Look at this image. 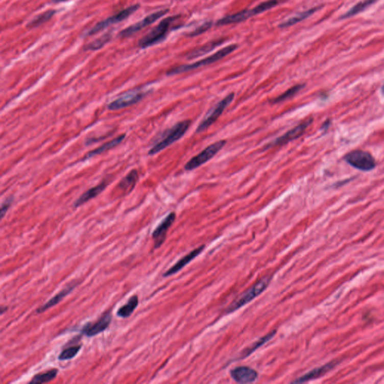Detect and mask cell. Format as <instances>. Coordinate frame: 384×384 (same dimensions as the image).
<instances>
[{"mask_svg": "<svg viewBox=\"0 0 384 384\" xmlns=\"http://www.w3.org/2000/svg\"><path fill=\"white\" fill-rule=\"evenodd\" d=\"M191 120H183V121L179 122L171 129L166 131L165 133L163 134L161 140L150 149L149 155L150 156L156 155L164 150V149L167 148L171 144L175 143L176 141L182 138L184 134L188 131L189 126H191Z\"/></svg>", "mask_w": 384, "mask_h": 384, "instance_id": "1", "label": "cell"}, {"mask_svg": "<svg viewBox=\"0 0 384 384\" xmlns=\"http://www.w3.org/2000/svg\"><path fill=\"white\" fill-rule=\"evenodd\" d=\"M237 48L236 44H230L225 47L218 51L215 54L203 59V60L198 61L191 64H187V65H180V66L175 67L171 68L167 72V75H179V74L185 73V72L192 71V70L197 69L201 67L206 66V65H210L214 63L217 61L222 60L224 57H227L229 54L236 51Z\"/></svg>", "mask_w": 384, "mask_h": 384, "instance_id": "2", "label": "cell"}, {"mask_svg": "<svg viewBox=\"0 0 384 384\" xmlns=\"http://www.w3.org/2000/svg\"><path fill=\"white\" fill-rule=\"evenodd\" d=\"M271 276L263 277L260 281H257L255 284L248 289L246 292L240 295L236 300L233 301L228 308H227L226 313L230 314L239 310L242 307L245 306L246 304L252 302L254 299L258 297L260 294L267 289L271 281Z\"/></svg>", "mask_w": 384, "mask_h": 384, "instance_id": "3", "label": "cell"}, {"mask_svg": "<svg viewBox=\"0 0 384 384\" xmlns=\"http://www.w3.org/2000/svg\"><path fill=\"white\" fill-rule=\"evenodd\" d=\"M280 0H268V1L263 2V3L256 6L255 8L252 9H248L243 12L236 13V14H230L226 16L223 18L219 20L216 25L224 26L228 25V24L240 23V22L245 21L247 19L250 18L254 15L260 14L270 10L273 8L276 7L277 5L279 3Z\"/></svg>", "mask_w": 384, "mask_h": 384, "instance_id": "4", "label": "cell"}, {"mask_svg": "<svg viewBox=\"0 0 384 384\" xmlns=\"http://www.w3.org/2000/svg\"><path fill=\"white\" fill-rule=\"evenodd\" d=\"M177 18L178 16H171L161 20L150 33L140 40L139 46L141 48H147L161 42L167 36L171 24Z\"/></svg>", "mask_w": 384, "mask_h": 384, "instance_id": "5", "label": "cell"}, {"mask_svg": "<svg viewBox=\"0 0 384 384\" xmlns=\"http://www.w3.org/2000/svg\"><path fill=\"white\" fill-rule=\"evenodd\" d=\"M227 141L225 140H219L216 141L215 143L211 144V145L208 146L207 147L204 149L203 151H201L199 154L197 156H194L191 158L186 164L185 165V170L187 171H191L193 170L197 169L205 163L209 161L211 158H213L214 156L223 148L224 146L226 144Z\"/></svg>", "mask_w": 384, "mask_h": 384, "instance_id": "6", "label": "cell"}, {"mask_svg": "<svg viewBox=\"0 0 384 384\" xmlns=\"http://www.w3.org/2000/svg\"><path fill=\"white\" fill-rule=\"evenodd\" d=\"M234 97L235 94L231 92V93L228 94L226 97L224 98L219 103L216 104L213 108L207 113L204 119L201 122L199 126L197 128L196 133L204 132L206 129H209L212 124H214L216 120L222 116L225 109L228 108L230 103L233 102Z\"/></svg>", "mask_w": 384, "mask_h": 384, "instance_id": "7", "label": "cell"}, {"mask_svg": "<svg viewBox=\"0 0 384 384\" xmlns=\"http://www.w3.org/2000/svg\"><path fill=\"white\" fill-rule=\"evenodd\" d=\"M345 160L350 165L363 171H369L374 169L376 161L374 157L363 150H353L345 156Z\"/></svg>", "mask_w": 384, "mask_h": 384, "instance_id": "8", "label": "cell"}, {"mask_svg": "<svg viewBox=\"0 0 384 384\" xmlns=\"http://www.w3.org/2000/svg\"><path fill=\"white\" fill-rule=\"evenodd\" d=\"M313 122V118H308L302 122L298 126L293 128L291 130L288 131L285 134H283L281 137H278L276 140H273L270 143L267 144L264 147V150H268L270 148H274L276 147H281V146L287 144L289 142L298 139L305 132L307 128Z\"/></svg>", "mask_w": 384, "mask_h": 384, "instance_id": "9", "label": "cell"}, {"mask_svg": "<svg viewBox=\"0 0 384 384\" xmlns=\"http://www.w3.org/2000/svg\"><path fill=\"white\" fill-rule=\"evenodd\" d=\"M147 92L141 89H135L129 91L120 95L116 100L109 104L108 108L110 110H118L128 108L140 102L147 95Z\"/></svg>", "mask_w": 384, "mask_h": 384, "instance_id": "10", "label": "cell"}, {"mask_svg": "<svg viewBox=\"0 0 384 384\" xmlns=\"http://www.w3.org/2000/svg\"><path fill=\"white\" fill-rule=\"evenodd\" d=\"M139 8H140L139 5H134V6H130V7L127 8V9H123V10L120 11L117 14L108 17L106 20H102V21L99 22V23L96 24L95 27H92V28L89 30V33H88L87 34L88 36L95 35L96 33H99V32L103 30L104 29L107 28L109 26L112 25V24L119 23V22L126 20V18H128V17L131 15V14L135 12Z\"/></svg>", "mask_w": 384, "mask_h": 384, "instance_id": "11", "label": "cell"}, {"mask_svg": "<svg viewBox=\"0 0 384 384\" xmlns=\"http://www.w3.org/2000/svg\"><path fill=\"white\" fill-rule=\"evenodd\" d=\"M167 12L168 9H162V10H160L158 12L150 14V15L147 16L143 20H140V21L137 22V23H134V25L130 26L128 28L123 30L119 33V36L123 37V38H127V37L132 36V35L135 34L136 33L141 30L142 29L147 27V26L156 22L157 20L165 15Z\"/></svg>", "mask_w": 384, "mask_h": 384, "instance_id": "12", "label": "cell"}, {"mask_svg": "<svg viewBox=\"0 0 384 384\" xmlns=\"http://www.w3.org/2000/svg\"><path fill=\"white\" fill-rule=\"evenodd\" d=\"M112 315L110 311L105 312L99 321L94 324H87L81 329V332L87 337H93L104 332L111 323Z\"/></svg>", "mask_w": 384, "mask_h": 384, "instance_id": "13", "label": "cell"}, {"mask_svg": "<svg viewBox=\"0 0 384 384\" xmlns=\"http://www.w3.org/2000/svg\"><path fill=\"white\" fill-rule=\"evenodd\" d=\"M175 219V212H171L155 229L153 233V239L154 240V246L156 249L159 248L164 243L168 230L172 226Z\"/></svg>", "mask_w": 384, "mask_h": 384, "instance_id": "14", "label": "cell"}, {"mask_svg": "<svg viewBox=\"0 0 384 384\" xmlns=\"http://www.w3.org/2000/svg\"><path fill=\"white\" fill-rule=\"evenodd\" d=\"M232 378L239 383H249L255 381L258 374L254 369L247 366H240L230 371Z\"/></svg>", "mask_w": 384, "mask_h": 384, "instance_id": "15", "label": "cell"}, {"mask_svg": "<svg viewBox=\"0 0 384 384\" xmlns=\"http://www.w3.org/2000/svg\"><path fill=\"white\" fill-rule=\"evenodd\" d=\"M204 246H200V247L197 248V249H194V250L191 251L189 254L184 256V257H182L178 262H177V263L174 264V265L171 268H170L165 273H164L163 276L169 277L178 273V272H180L183 267H185V266L187 265V264L189 263L190 262H191L192 260L195 258V257H198V256L204 251Z\"/></svg>", "mask_w": 384, "mask_h": 384, "instance_id": "16", "label": "cell"}, {"mask_svg": "<svg viewBox=\"0 0 384 384\" xmlns=\"http://www.w3.org/2000/svg\"><path fill=\"white\" fill-rule=\"evenodd\" d=\"M338 363L335 361L330 362V363H326L324 366H321V367L316 368V369H313V370L310 371L307 374H304L302 377H299L297 380H294L293 383H304V382L309 381V380H315V379L318 378V377H322L325 374H326L329 371L332 370L333 368H335L337 366Z\"/></svg>", "mask_w": 384, "mask_h": 384, "instance_id": "17", "label": "cell"}, {"mask_svg": "<svg viewBox=\"0 0 384 384\" xmlns=\"http://www.w3.org/2000/svg\"><path fill=\"white\" fill-rule=\"evenodd\" d=\"M77 284H78V283L72 282L69 284V285L67 286L66 287L64 288V289L62 290V291H61L59 293V294H57V295L54 296L53 298H51V300L48 301L47 302H46L44 305H41L40 308H38V309L36 310L37 313H43V312L45 311L46 310L49 309V308L55 306L56 305H57L59 302L62 301V299L65 298L66 296H68V294H69L70 293H71V291H73L74 289H75V287H76Z\"/></svg>", "mask_w": 384, "mask_h": 384, "instance_id": "18", "label": "cell"}, {"mask_svg": "<svg viewBox=\"0 0 384 384\" xmlns=\"http://www.w3.org/2000/svg\"><path fill=\"white\" fill-rule=\"evenodd\" d=\"M108 184L107 181H104L103 182L99 184V185L89 188L88 191H86L85 193L83 194L78 199H77V201H75V204H74V206H75V208L79 207V206L86 204V203H87L88 201H90V200L93 199L94 198H95L98 195H100V194L105 189Z\"/></svg>", "mask_w": 384, "mask_h": 384, "instance_id": "19", "label": "cell"}, {"mask_svg": "<svg viewBox=\"0 0 384 384\" xmlns=\"http://www.w3.org/2000/svg\"><path fill=\"white\" fill-rule=\"evenodd\" d=\"M138 179L139 175L137 170H133L120 181L118 188L123 194L130 193L134 189Z\"/></svg>", "mask_w": 384, "mask_h": 384, "instance_id": "20", "label": "cell"}, {"mask_svg": "<svg viewBox=\"0 0 384 384\" xmlns=\"http://www.w3.org/2000/svg\"><path fill=\"white\" fill-rule=\"evenodd\" d=\"M125 137H126V135L122 134V135L119 136L116 138L113 139V140H110V141L107 142V143L101 146L99 148L88 153L86 155V156L84 157L85 159H88V158L98 156V155L102 154V153H105V152L108 151V150H111L113 147H116L120 143H122L123 140H124Z\"/></svg>", "mask_w": 384, "mask_h": 384, "instance_id": "21", "label": "cell"}, {"mask_svg": "<svg viewBox=\"0 0 384 384\" xmlns=\"http://www.w3.org/2000/svg\"><path fill=\"white\" fill-rule=\"evenodd\" d=\"M276 334V330L272 331L270 333L263 336L261 339H259L257 342H255L254 343H253L252 345H251L250 346L245 349V350H243V351L241 352V353H240V359H243V358H246L247 357V356H250L253 352L255 351L257 349L263 346V345H265L267 342L271 340Z\"/></svg>", "mask_w": 384, "mask_h": 384, "instance_id": "22", "label": "cell"}, {"mask_svg": "<svg viewBox=\"0 0 384 384\" xmlns=\"http://www.w3.org/2000/svg\"><path fill=\"white\" fill-rule=\"evenodd\" d=\"M138 303L139 301L137 296H133L128 301L127 303L125 304L124 305H123L121 308L118 309L117 316L122 318H129V317H130L132 315L134 310L137 308Z\"/></svg>", "mask_w": 384, "mask_h": 384, "instance_id": "23", "label": "cell"}, {"mask_svg": "<svg viewBox=\"0 0 384 384\" xmlns=\"http://www.w3.org/2000/svg\"><path fill=\"white\" fill-rule=\"evenodd\" d=\"M304 86H305V85L304 84H297L295 85V86H292V87L288 89L286 92H284V93L278 95V97L275 98V99H272L271 103H281V102H284V101H287L288 99H291V98L294 97V95H297V94L300 92L301 89H303Z\"/></svg>", "mask_w": 384, "mask_h": 384, "instance_id": "24", "label": "cell"}, {"mask_svg": "<svg viewBox=\"0 0 384 384\" xmlns=\"http://www.w3.org/2000/svg\"><path fill=\"white\" fill-rule=\"evenodd\" d=\"M317 9H310V10L305 11V12L300 13V14H298L297 15L294 16V17H291V18L288 19V20H285V21L280 24L279 27L280 28H287V27H291V26L299 23V22L302 21V20H305L307 17L311 16L312 14L315 13Z\"/></svg>", "mask_w": 384, "mask_h": 384, "instance_id": "25", "label": "cell"}, {"mask_svg": "<svg viewBox=\"0 0 384 384\" xmlns=\"http://www.w3.org/2000/svg\"><path fill=\"white\" fill-rule=\"evenodd\" d=\"M57 374H58V370L56 369L48 371L45 373H40V374H36L33 377V378L30 381V383H48V382L54 380L57 377Z\"/></svg>", "mask_w": 384, "mask_h": 384, "instance_id": "26", "label": "cell"}, {"mask_svg": "<svg viewBox=\"0 0 384 384\" xmlns=\"http://www.w3.org/2000/svg\"><path fill=\"white\" fill-rule=\"evenodd\" d=\"M55 12L54 10H49L43 13V14H39L36 17H35L31 22L29 23V28H36V27L41 26V24L45 23V22H47V20H49L53 17Z\"/></svg>", "mask_w": 384, "mask_h": 384, "instance_id": "27", "label": "cell"}, {"mask_svg": "<svg viewBox=\"0 0 384 384\" xmlns=\"http://www.w3.org/2000/svg\"><path fill=\"white\" fill-rule=\"evenodd\" d=\"M376 0H364V1L360 2L357 4L355 5L350 11H348L343 17H352V16L356 15V14H359V12H363L365 9H367L369 6L374 3Z\"/></svg>", "mask_w": 384, "mask_h": 384, "instance_id": "28", "label": "cell"}, {"mask_svg": "<svg viewBox=\"0 0 384 384\" xmlns=\"http://www.w3.org/2000/svg\"><path fill=\"white\" fill-rule=\"evenodd\" d=\"M81 345H75V346H71L69 348L64 349L59 356V360L61 361H65V360H69L73 359L75 356L78 355L81 350Z\"/></svg>", "mask_w": 384, "mask_h": 384, "instance_id": "29", "label": "cell"}, {"mask_svg": "<svg viewBox=\"0 0 384 384\" xmlns=\"http://www.w3.org/2000/svg\"><path fill=\"white\" fill-rule=\"evenodd\" d=\"M110 38H111V36L110 34L104 35L103 36L98 38L97 40H95V41L91 42L90 44L86 45L85 49L91 50V51H95V50L100 49V48L103 47L105 44H107L110 41Z\"/></svg>", "mask_w": 384, "mask_h": 384, "instance_id": "30", "label": "cell"}, {"mask_svg": "<svg viewBox=\"0 0 384 384\" xmlns=\"http://www.w3.org/2000/svg\"><path fill=\"white\" fill-rule=\"evenodd\" d=\"M220 44H222V42H220V41H218V42H213L212 43V44H206V45L204 46V47L200 48V49L196 50V51H192L191 53H190V54L188 55V58H197V57H200V56L201 55H203V54H206V53L209 52V51H210L212 49V48L216 47V46H218Z\"/></svg>", "mask_w": 384, "mask_h": 384, "instance_id": "31", "label": "cell"}, {"mask_svg": "<svg viewBox=\"0 0 384 384\" xmlns=\"http://www.w3.org/2000/svg\"><path fill=\"white\" fill-rule=\"evenodd\" d=\"M212 26V22H206V23L200 26L198 28L195 29L192 33H189V36L191 37H195L199 36V35L203 34L205 32L207 31L208 30L211 28Z\"/></svg>", "mask_w": 384, "mask_h": 384, "instance_id": "32", "label": "cell"}, {"mask_svg": "<svg viewBox=\"0 0 384 384\" xmlns=\"http://www.w3.org/2000/svg\"><path fill=\"white\" fill-rule=\"evenodd\" d=\"M13 200H14V198H13L12 197H9V198H8L7 199H6V201H5L3 203V204H2V206H1L2 219H3V217H4L5 215H6V212H7V211L9 210V207H10L11 205H12L13 203Z\"/></svg>", "mask_w": 384, "mask_h": 384, "instance_id": "33", "label": "cell"}, {"mask_svg": "<svg viewBox=\"0 0 384 384\" xmlns=\"http://www.w3.org/2000/svg\"><path fill=\"white\" fill-rule=\"evenodd\" d=\"M54 3H62V2L67 1V0H53Z\"/></svg>", "mask_w": 384, "mask_h": 384, "instance_id": "34", "label": "cell"}, {"mask_svg": "<svg viewBox=\"0 0 384 384\" xmlns=\"http://www.w3.org/2000/svg\"><path fill=\"white\" fill-rule=\"evenodd\" d=\"M382 90H383V92L384 93V85H383V89H382Z\"/></svg>", "mask_w": 384, "mask_h": 384, "instance_id": "35", "label": "cell"}]
</instances>
